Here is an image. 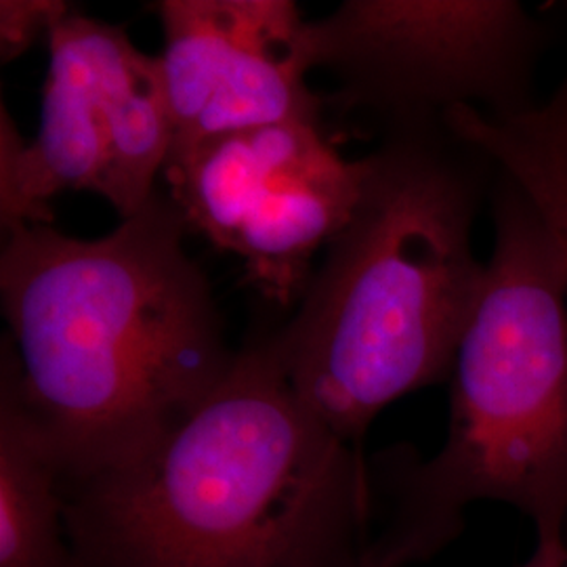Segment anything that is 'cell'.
<instances>
[{
    "label": "cell",
    "instance_id": "6da1fadb",
    "mask_svg": "<svg viewBox=\"0 0 567 567\" xmlns=\"http://www.w3.org/2000/svg\"><path fill=\"white\" fill-rule=\"evenodd\" d=\"M0 252L2 360L63 486L133 465L221 385L238 358L171 196L97 240L16 224Z\"/></svg>",
    "mask_w": 567,
    "mask_h": 567
},
{
    "label": "cell",
    "instance_id": "7a4b0ae2",
    "mask_svg": "<svg viewBox=\"0 0 567 567\" xmlns=\"http://www.w3.org/2000/svg\"><path fill=\"white\" fill-rule=\"evenodd\" d=\"M81 567H364L372 477L316 425L265 334L133 465L63 486Z\"/></svg>",
    "mask_w": 567,
    "mask_h": 567
},
{
    "label": "cell",
    "instance_id": "3957f363",
    "mask_svg": "<svg viewBox=\"0 0 567 567\" xmlns=\"http://www.w3.org/2000/svg\"><path fill=\"white\" fill-rule=\"evenodd\" d=\"M494 177L444 116L389 124L364 156L349 221L269 334L295 398L334 440L362 446L385 405L452 374L486 282L473 227Z\"/></svg>",
    "mask_w": 567,
    "mask_h": 567
},
{
    "label": "cell",
    "instance_id": "277c9868",
    "mask_svg": "<svg viewBox=\"0 0 567 567\" xmlns=\"http://www.w3.org/2000/svg\"><path fill=\"white\" fill-rule=\"evenodd\" d=\"M496 166V164H494ZM494 248L452 368L442 450L383 463L393 511L364 567L429 561L475 503H503L538 543L566 540L567 257L524 187L496 168Z\"/></svg>",
    "mask_w": 567,
    "mask_h": 567
},
{
    "label": "cell",
    "instance_id": "5b68a950",
    "mask_svg": "<svg viewBox=\"0 0 567 567\" xmlns=\"http://www.w3.org/2000/svg\"><path fill=\"white\" fill-rule=\"evenodd\" d=\"M41 128L23 142L2 107L0 224L51 225L61 192H93L131 219L150 203L173 145L161 58L112 23L72 11L49 37Z\"/></svg>",
    "mask_w": 567,
    "mask_h": 567
},
{
    "label": "cell",
    "instance_id": "8992f818",
    "mask_svg": "<svg viewBox=\"0 0 567 567\" xmlns=\"http://www.w3.org/2000/svg\"><path fill=\"white\" fill-rule=\"evenodd\" d=\"M311 65L328 70L337 112L383 126L475 107L511 118L536 107L547 23L513 0H347L307 21Z\"/></svg>",
    "mask_w": 567,
    "mask_h": 567
},
{
    "label": "cell",
    "instance_id": "52a82bcc",
    "mask_svg": "<svg viewBox=\"0 0 567 567\" xmlns=\"http://www.w3.org/2000/svg\"><path fill=\"white\" fill-rule=\"evenodd\" d=\"M163 175L187 229L240 257L267 299L290 305L349 221L364 158H343L324 121H288L173 152Z\"/></svg>",
    "mask_w": 567,
    "mask_h": 567
},
{
    "label": "cell",
    "instance_id": "ba28073f",
    "mask_svg": "<svg viewBox=\"0 0 567 567\" xmlns=\"http://www.w3.org/2000/svg\"><path fill=\"white\" fill-rule=\"evenodd\" d=\"M173 152L288 121H324L307 86V21L290 0H163Z\"/></svg>",
    "mask_w": 567,
    "mask_h": 567
},
{
    "label": "cell",
    "instance_id": "9c48e42d",
    "mask_svg": "<svg viewBox=\"0 0 567 567\" xmlns=\"http://www.w3.org/2000/svg\"><path fill=\"white\" fill-rule=\"evenodd\" d=\"M0 567H81L68 538L60 463L2 364Z\"/></svg>",
    "mask_w": 567,
    "mask_h": 567
},
{
    "label": "cell",
    "instance_id": "30bf717a",
    "mask_svg": "<svg viewBox=\"0 0 567 567\" xmlns=\"http://www.w3.org/2000/svg\"><path fill=\"white\" fill-rule=\"evenodd\" d=\"M444 118L524 187L567 257V79L547 103L511 118L466 105Z\"/></svg>",
    "mask_w": 567,
    "mask_h": 567
},
{
    "label": "cell",
    "instance_id": "8fae6325",
    "mask_svg": "<svg viewBox=\"0 0 567 567\" xmlns=\"http://www.w3.org/2000/svg\"><path fill=\"white\" fill-rule=\"evenodd\" d=\"M72 4L63 0H2L0 2V55L2 61L18 60L63 18L72 13Z\"/></svg>",
    "mask_w": 567,
    "mask_h": 567
},
{
    "label": "cell",
    "instance_id": "7c38bea8",
    "mask_svg": "<svg viewBox=\"0 0 567 567\" xmlns=\"http://www.w3.org/2000/svg\"><path fill=\"white\" fill-rule=\"evenodd\" d=\"M522 567H567L566 540L538 543L534 555Z\"/></svg>",
    "mask_w": 567,
    "mask_h": 567
}]
</instances>
